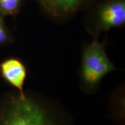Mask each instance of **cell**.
Wrapping results in <instances>:
<instances>
[{
	"mask_svg": "<svg viewBox=\"0 0 125 125\" xmlns=\"http://www.w3.org/2000/svg\"><path fill=\"white\" fill-rule=\"evenodd\" d=\"M116 70L106 53L105 43L99 42L96 38L83 50L80 70L81 88L87 93H94L103 78Z\"/></svg>",
	"mask_w": 125,
	"mask_h": 125,
	"instance_id": "7a4b0ae2",
	"label": "cell"
},
{
	"mask_svg": "<svg viewBox=\"0 0 125 125\" xmlns=\"http://www.w3.org/2000/svg\"><path fill=\"white\" fill-rule=\"evenodd\" d=\"M85 0H38L41 5L54 18L64 17L74 13Z\"/></svg>",
	"mask_w": 125,
	"mask_h": 125,
	"instance_id": "5b68a950",
	"label": "cell"
},
{
	"mask_svg": "<svg viewBox=\"0 0 125 125\" xmlns=\"http://www.w3.org/2000/svg\"><path fill=\"white\" fill-rule=\"evenodd\" d=\"M27 74L24 62L17 57H9L0 62V75L8 84L17 89L21 97L26 96L23 87Z\"/></svg>",
	"mask_w": 125,
	"mask_h": 125,
	"instance_id": "277c9868",
	"label": "cell"
},
{
	"mask_svg": "<svg viewBox=\"0 0 125 125\" xmlns=\"http://www.w3.org/2000/svg\"><path fill=\"white\" fill-rule=\"evenodd\" d=\"M12 41L11 33L4 22V18L0 15V46H5Z\"/></svg>",
	"mask_w": 125,
	"mask_h": 125,
	"instance_id": "52a82bcc",
	"label": "cell"
},
{
	"mask_svg": "<svg viewBox=\"0 0 125 125\" xmlns=\"http://www.w3.org/2000/svg\"><path fill=\"white\" fill-rule=\"evenodd\" d=\"M125 23V0H108L100 7L95 21L96 32L108 31Z\"/></svg>",
	"mask_w": 125,
	"mask_h": 125,
	"instance_id": "3957f363",
	"label": "cell"
},
{
	"mask_svg": "<svg viewBox=\"0 0 125 125\" xmlns=\"http://www.w3.org/2000/svg\"><path fill=\"white\" fill-rule=\"evenodd\" d=\"M21 4L22 0H0V15L3 18L16 15Z\"/></svg>",
	"mask_w": 125,
	"mask_h": 125,
	"instance_id": "8992f818",
	"label": "cell"
},
{
	"mask_svg": "<svg viewBox=\"0 0 125 125\" xmlns=\"http://www.w3.org/2000/svg\"><path fill=\"white\" fill-rule=\"evenodd\" d=\"M0 125H65L53 109L26 94L8 93L0 100Z\"/></svg>",
	"mask_w": 125,
	"mask_h": 125,
	"instance_id": "6da1fadb",
	"label": "cell"
}]
</instances>
